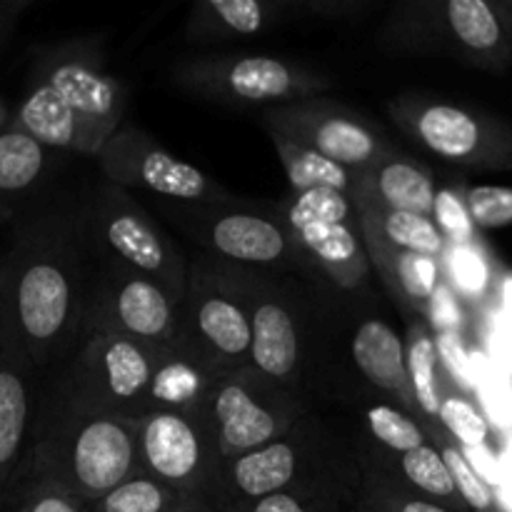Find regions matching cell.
I'll list each match as a JSON object with an SVG mask.
<instances>
[{
    "instance_id": "6da1fadb",
    "label": "cell",
    "mask_w": 512,
    "mask_h": 512,
    "mask_svg": "<svg viewBox=\"0 0 512 512\" xmlns=\"http://www.w3.org/2000/svg\"><path fill=\"white\" fill-rule=\"evenodd\" d=\"M90 278L78 210H43L15 228L0 258V293L40 373L63 365L83 340Z\"/></svg>"
},
{
    "instance_id": "7a4b0ae2",
    "label": "cell",
    "mask_w": 512,
    "mask_h": 512,
    "mask_svg": "<svg viewBox=\"0 0 512 512\" xmlns=\"http://www.w3.org/2000/svg\"><path fill=\"white\" fill-rule=\"evenodd\" d=\"M283 490L335 495L360 503L363 458L358 445L340 440L308 410L275 443L223 460L200 498L218 512H240Z\"/></svg>"
},
{
    "instance_id": "3957f363",
    "label": "cell",
    "mask_w": 512,
    "mask_h": 512,
    "mask_svg": "<svg viewBox=\"0 0 512 512\" xmlns=\"http://www.w3.org/2000/svg\"><path fill=\"white\" fill-rule=\"evenodd\" d=\"M138 473H143L138 420L40 408L33 445L15 488L38 485L95 500Z\"/></svg>"
},
{
    "instance_id": "277c9868",
    "label": "cell",
    "mask_w": 512,
    "mask_h": 512,
    "mask_svg": "<svg viewBox=\"0 0 512 512\" xmlns=\"http://www.w3.org/2000/svg\"><path fill=\"white\" fill-rule=\"evenodd\" d=\"M218 265L248 310L253 328L250 365L270 383L308 400V388L313 383L310 375L318 363V330L323 320L315 295L295 283L300 280L295 275L290 278L228 263Z\"/></svg>"
},
{
    "instance_id": "5b68a950",
    "label": "cell",
    "mask_w": 512,
    "mask_h": 512,
    "mask_svg": "<svg viewBox=\"0 0 512 512\" xmlns=\"http://www.w3.org/2000/svg\"><path fill=\"white\" fill-rule=\"evenodd\" d=\"M163 213L213 260L265 273L295 275L310 283L323 280L295 240L280 208L235 200L173 203L160 200Z\"/></svg>"
},
{
    "instance_id": "8992f818",
    "label": "cell",
    "mask_w": 512,
    "mask_h": 512,
    "mask_svg": "<svg viewBox=\"0 0 512 512\" xmlns=\"http://www.w3.org/2000/svg\"><path fill=\"white\" fill-rule=\"evenodd\" d=\"M163 350L100 330L80 340L53 380H43L40 408L138 420Z\"/></svg>"
},
{
    "instance_id": "52a82bcc",
    "label": "cell",
    "mask_w": 512,
    "mask_h": 512,
    "mask_svg": "<svg viewBox=\"0 0 512 512\" xmlns=\"http://www.w3.org/2000/svg\"><path fill=\"white\" fill-rule=\"evenodd\" d=\"M383 38L410 53L438 55L500 73L512 63V3L418 0L393 10Z\"/></svg>"
},
{
    "instance_id": "ba28073f",
    "label": "cell",
    "mask_w": 512,
    "mask_h": 512,
    "mask_svg": "<svg viewBox=\"0 0 512 512\" xmlns=\"http://www.w3.org/2000/svg\"><path fill=\"white\" fill-rule=\"evenodd\" d=\"M78 228L95 260L128 265L183 303L190 263L130 190L103 180L78 208Z\"/></svg>"
},
{
    "instance_id": "9c48e42d",
    "label": "cell",
    "mask_w": 512,
    "mask_h": 512,
    "mask_svg": "<svg viewBox=\"0 0 512 512\" xmlns=\"http://www.w3.org/2000/svg\"><path fill=\"white\" fill-rule=\"evenodd\" d=\"M223 460L265 448L308 413V400L270 383L255 368L215 375L198 408Z\"/></svg>"
},
{
    "instance_id": "30bf717a",
    "label": "cell",
    "mask_w": 512,
    "mask_h": 512,
    "mask_svg": "<svg viewBox=\"0 0 512 512\" xmlns=\"http://www.w3.org/2000/svg\"><path fill=\"white\" fill-rule=\"evenodd\" d=\"M175 348L218 375L253 368L248 310L215 260L190 265L188 290L178 305Z\"/></svg>"
},
{
    "instance_id": "8fae6325",
    "label": "cell",
    "mask_w": 512,
    "mask_h": 512,
    "mask_svg": "<svg viewBox=\"0 0 512 512\" xmlns=\"http://www.w3.org/2000/svg\"><path fill=\"white\" fill-rule=\"evenodd\" d=\"M285 223L313 263L335 290L355 293L375 273L363 238L360 210L353 195L340 190L293 193L280 205Z\"/></svg>"
},
{
    "instance_id": "7c38bea8",
    "label": "cell",
    "mask_w": 512,
    "mask_h": 512,
    "mask_svg": "<svg viewBox=\"0 0 512 512\" xmlns=\"http://www.w3.org/2000/svg\"><path fill=\"white\" fill-rule=\"evenodd\" d=\"M390 118L433 158L478 170H512V125L423 95L388 103Z\"/></svg>"
},
{
    "instance_id": "4fadbf2b",
    "label": "cell",
    "mask_w": 512,
    "mask_h": 512,
    "mask_svg": "<svg viewBox=\"0 0 512 512\" xmlns=\"http://www.w3.org/2000/svg\"><path fill=\"white\" fill-rule=\"evenodd\" d=\"M173 80L183 90L230 105H288L330 88L328 75L273 55L190 58L175 65Z\"/></svg>"
},
{
    "instance_id": "5bb4252c",
    "label": "cell",
    "mask_w": 512,
    "mask_h": 512,
    "mask_svg": "<svg viewBox=\"0 0 512 512\" xmlns=\"http://www.w3.org/2000/svg\"><path fill=\"white\" fill-rule=\"evenodd\" d=\"M100 330L168 350L178 333V303L138 270L115 260L93 258L83 338Z\"/></svg>"
},
{
    "instance_id": "9a60e30c",
    "label": "cell",
    "mask_w": 512,
    "mask_h": 512,
    "mask_svg": "<svg viewBox=\"0 0 512 512\" xmlns=\"http://www.w3.org/2000/svg\"><path fill=\"white\" fill-rule=\"evenodd\" d=\"M263 125L270 135L318 150L353 173H368L395 153L393 145L368 120L328 100L308 98L275 105L263 115Z\"/></svg>"
},
{
    "instance_id": "2e32d148",
    "label": "cell",
    "mask_w": 512,
    "mask_h": 512,
    "mask_svg": "<svg viewBox=\"0 0 512 512\" xmlns=\"http://www.w3.org/2000/svg\"><path fill=\"white\" fill-rule=\"evenodd\" d=\"M98 163L105 180L125 190H145L173 203H213L230 198L228 190L195 165L170 155L158 140L123 125L100 150Z\"/></svg>"
},
{
    "instance_id": "e0dca14e",
    "label": "cell",
    "mask_w": 512,
    "mask_h": 512,
    "mask_svg": "<svg viewBox=\"0 0 512 512\" xmlns=\"http://www.w3.org/2000/svg\"><path fill=\"white\" fill-rule=\"evenodd\" d=\"M40 395V368L25 350L0 293V508L28 460Z\"/></svg>"
},
{
    "instance_id": "ac0fdd59",
    "label": "cell",
    "mask_w": 512,
    "mask_h": 512,
    "mask_svg": "<svg viewBox=\"0 0 512 512\" xmlns=\"http://www.w3.org/2000/svg\"><path fill=\"white\" fill-rule=\"evenodd\" d=\"M138 448L143 473L188 495H200L218 465V443L198 410H158L138 418Z\"/></svg>"
},
{
    "instance_id": "d6986e66",
    "label": "cell",
    "mask_w": 512,
    "mask_h": 512,
    "mask_svg": "<svg viewBox=\"0 0 512 512\" xmlns=\"http://www.w3.org/2000/svg\"><path fill=\"white\" fill-rule=\"evenodd\" d=\"M30 83L48 85L73 110L108 133L123 128L125 90L115 75L105 70L98 48L85 40H73L48 48L35 58Z\"/></svg>"
},
{
    "instance_id": "ffe728a7",
    "label": "cell",
    "mask_w": 512,
    "mask_h": 512,
    "mask_svg": "<svg viewBox=\"0 0 512 512\" xmlns=\"http://www.w3.org/2000/svg\"><path fill=\"white\" fill-rule=\"evenodd\" d=\"M348 350L350 363L370 388L385 395L388 403L405 410L410 418H423L410 388L405 340L388 320L368 318L355 325Z\"/></svg>"
},
{
    "instance_id": "44dd1931",
    "label": "cell",
    "mask_w": 512,
    "mask_h": 512,
    "mask_svg": "<svg viewBox=\"0 0 512 512\" xmlns=\"http://www.w3.org/2000/svg\"><path fill=\"white\" fill-rule=\"evenodd\" d=\"M10 123L33 135L45 148L93 155V158H98L105 143L113 138V133L90 123L78 110L70 108L58 93L40 83H30V90L20 100Z\"/></svg>"
},
{
    "instance_id": "7402d4cb",
    "label": "cell",
    "mask_w": 512,
    "mask_h": 512,
    "mask_svg": "<svg viewBox=\"0 0 512 512\" xmlns=\"http://www.w3.org/2000/svg\"><path fill=\"white\" fill-rule=\"evenodd\" d=\"M305 13L298 0H200L185 20V38L193 43H225L250 38Z\"/></svg>"
},
{
    "instance_id": "603a6c76",
    "label": "cell",
    "mask_w": 512,
    "mask_h": 512,
    "mask_svg": "<svg viewBox=\"0 0 512 512\" xmlns=\"http://www.w3.org/2000/svg\"><path fill=\"white\" fill-rule=\"evenodd\" d=\"M363 223V220H360ZM365 248H368L370 263L395 303L403 308V313L413 320H425L430 305L438 298L440 280V260L425 258V255L405 253L393 248L385 238H380L370 225L363 223Z\"/></svg>"
},
{
    "instance_id": "cb8c5ba5",
    "label": "cell",
    "mask_w": 512,
    "mask_h": 512,
    "mask_svg": "<svg viewBox=\"0 0 512 512\" xmlns=\"http://www.w3.org/2000/svg\"><path fill=\"white\" fill-rule=\"evenodd\" d=\"M355 195H365L390 210L433 218L438 185L428 168L405 155L393 153L380 160L368 173H360V185Z\"/></svg>"
},
{
    "instance_id": "d4e9b609",
    "label": "cell",
    "mask_w": 512,
    "mask_h": 512,
    "mask_svg": "<svg viewBox=\"0 0 512 512\" xmlns=\"http://www.w3.org/2000/svg\"><path fill=\"white\" fill-rule=\"evenodd\" d=\"M218 373L200 365L180 348H168L158 355L153 378L145 398V415L170 410V413H188L200 405L208 393L210 383Z\"/></svg>"
},
{
    "instance_id": "484cf974",
    "label": "cell",
    "mask_w": 512,
    "mask_h": 512,
    "mask_svg": "<svg viewBox=\"0 0 512 512\" xmlns=\"http://www.w3.org/2000/svg\"><path fill=\"white\" fill-rule=\"evenodd\" d=\"M360 455L378 463L380 468L388 470L393 478H398L400 483H405L418 495L450 505V508L458 512H470L463 505V500H460L448 463H445V458L433 443H425L403 455H390L378 448L360 450Z\"/></svg>"
},
{
    "instance_id": "4316f807",
    "label": "cell",
    "mask_w": 512,
    "mask_h": 512,
    "mask_svg": "<svg viewBox=\"0 0 512 512\" xmlns=\"http://www.w3.org/2000/svg\"><path fill=\"white\" fill-rule=\"evenodd\" d=\"M358 203L360 220L375 230L380 238L388 240L393 248L405 253L425 255V258L440 260L448 250V240L440 233L433 218H425L418 213H403V210H390L365 195H353Z\"/></svg>"
},
{
    "instance_id": "83f0119b",
    "label": "cell",
    "mask_w": 512,
    "mask_h": 512,
    "mask_svg": "<svg viewBox=\"0 0 512 512\" xmlns=\"http://www.w3.org/2000/svg\"><path fill=\"white\" fill-rule=\"evenodd\" d=\"M55 150L8 123L0 130V198H18L33 190L50 170Z\"/></svg>"
},
{
    "instance_id": "f1b7e54d",
    "label": "cell",
    "mask_w": 512,
    "mask_h": 512,
    "mask_svg": "<svg viewBox=\"0 0 512 512\" xmlns=\"http://www.w3.org/2000/svg\"><path fill=\"white\" fill-rule=\"evenodd\" d=\"M270 138H273L280 163H283L285 173H288L293 193L340 190V193L355 195L360 185V173H353V170L333 163L330 158L320 155L318 150L305 148V145L295 143V140L280 138V135H270Z\"/></svg>"
},
{
    "instance_id": "f546056e",
    "label": "cell",
    "mask_w": 512,
    "mask_h": 512,
    "mask_svg": "<svg viewBox=\"0 0 512 512\" xmlns=\"http://www.w3.org/2000/svg\"><path fill=\"white\" fill-rule=\"evenodd\" d=\"M405 353H408V375L415 403H418L420 415L428 418V425H433V420L440 413V388H443V380H440L438 373V343L430 335L425 320H413L410 323Z\"/></svg>"
},
{
    "instance_id": "4dcf8cb0",
    "label": "cell",
    "mask_w": 512,
    "mask_h": 512,
    "mask_svg": "<svg viewBox=\"0 0 512 512\" xmlns=\"http://www.w3.org/2000/svg\"><path fill=\"white\" fill-rule=\"evenodd\" d=\"M188 493L160 483L148 473H138L120 483L110 493L88 500L90 512H178L188 500Z\"/></svg>"
},
{
    "instance_id": "1f68e13d",
    "label": "cell",
    "mask_w": 512,
    "mask_h": 512,
    "mask_svg": "<svg viewBox=\"0 0 512 512\" xmlns=\"http://www.w3.org/2000/svg\"><path fill=\"white\" fill-rule=\"evenodd\" d=\"M360 423H363L370 443L378 450H383V453L403 455L420 448V445L430 443L423 423H418L405 410L395 408L390 403L368 405L363 410V420Z\"/></svg>"
},
{
    "instance_id": "d6a6232c",
    "label": "cell",
    "mask_w": 512,
    "mask_h": 512,
    "mask_svg": "<svg viewBox=\"0 0 512 512\" xmlns=\"http://www.w3.org/2000/svg\"><path fill=\"white\" fill-rule=\"evenodd\" d=\"M425 433H428L430 443L440 450V455L448 463L450 475L455 480V488H458L460 500L470 512H505L503 505H500L498 495L493 493L488 483H485L483 475L473 468V463L468 460V455L460 448H455L445 435L435 433L433 425H423Z\"/></svg>"
},
{
    "instance_id": "836d02e7",
    "label": "cell",
    "mask_w": 512,
    "mask_h": 512,
    "mask_svg": "<svg viewBox=\"0 0 512 512\" xmlns=\"http://www.w3.org/2000/svg\"><path fill=\"white\" fill-rule=\"evenodd\" d=\"M438 423L448 430L458 443L470 448H483L490 440V425L478 405L468 395L458 393L455 388L443 383L440 388V413Z\"/></svg>"
},
{
    "instance_id": "e575fe53",
    "label": "cell",
    "mask_w": 512,
    "mask_h": 512,
    "mask_svg": "<svg viewBox=\"0 0 512 512\" xmlns=\"http://www.w3.org/2000/svg\"><path fill=\"white\" fill-rule=\"evenodd\" d=\"M465 205L478 228H505L512 225L510 185H475L465 190Z\"/></svg>"
},
{
    "instance_id": "d590c367",
    "label": "cell",
    "mask_w": 512,
    "mask_h": 512,
    "mask_svg": "<svg viewBox=\"0 0 512 512\" xmlns=\"http://www.w3.org/2000/svg\"><path fill=\"white\" fill-rule=\"evenodd\" d=\"M0 512H90L88 500L73 498V495L58 493L38 485H18Z\"/></svg>"
},
{
    "instance_id": "8d00e7d4",
    "label": "cell",
    "mask_w": 512,
    "mask_h": 512,
    "mask_svg": "<svg viewBox=\"0 0 512 512\" xmlns=\"http://www.w3.org/2000/svg\"><path fill=\"white\" fill-rule=\"evenodd\" d=\"M345 505H358L350 500L335 498L323 493H298V490H283V493L268 495L258 503L248 505L240 512H343Z\"/></svg>"
},
{
    "instance_id": "74e56055",
    "label": "cell",
    "mask_w": 512,
    "mask_h": 512,
    "mask_svg": "<svg viewBox=\"0 0 512 512\" xmlns=\"http://www.w3.org/2000/svg\"><path fill=\"white\" fill-rule=\"evenodd\" d=\"M433 220L440 233L445 235V240H455L460 245L473 243L475 223L468 213V205H465V195H458L450 188L438 190Z\"/></svg>"
},
{
    "instance_id": "f35d334b",
    "label": "cell",
    "mask_w": 512,
    "mask_h": 512,
    "mask_svg": "<svg viewBox=\"0 0 512 512\" xmlns=\"http://www.w3.org/2000/svg\"><path fill=\"white\" fill-rule=\"evenodd\" d=\"M25 8H28V3H23V0H0V50L8 43L10 33L18 25L20 13Z\"/></svg>"
},
{
    "instance_id": "ab89813d",
    "label": "cell",
    "mask_w": 512,
    "mask_h": 512,
    "mask_svg": "<svg viewBox=\"0 0 512 512\" xmlns=\"http://www.w3.org/2000/svg\"><path fill=\"white\" fill-rule=\"evenodd\" d=\"M178 512H218V510H215L208 500L200 498V495H190V498L185 500L183 508H180Z\"/></svg>"
},
{
    "instance_id": "60d3db41",
    "label": "cell",
    "mask_w": 512,
    "mask_h": 512,
    "mask_svg": "<svg viewBox=\"0 0 512 512\" xmlns=\"http://www.w3.org/2000/svg\"><path fill=\"white\" fill-rule=\"evenodd\" d=\"M10 118H13V115L8 113V105H5L3 98H0V130L10 123Z\"/></svg>"
},
{
    "instance_id": "b9f144b4",
    "label": "cell",
    "mask_w": 512,
    "mask_h": 512,
    "mask_svg": "<svg viewBox=\"0 0 512 512\" xmlns=\"http://www.w3.org/2000/svg\"><path fill=\"white\" fill-rule=\"evenodd\" d=\"M503 295H505V308H508L510 315H512V278L503 285Z\"/></svg>"
},
{
    "instance_id": "7bdbcfd3",
    "label": "cell",
    "mask_w": 512,
    "mask_h": 512,
    "mask_svg": "<svg viewBox=\"0 0 512 512\" xmlns=\"http://www.w3.org/2000/svg\"><path fill=\"white\" fill-rule=\"evenodd\" d=\"M353 512H378V510H373V508H368V505L365 503H358V508H355Z\"/></svg>"
}]
</instances>
